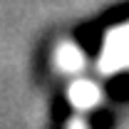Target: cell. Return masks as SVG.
I'll return each instance as SVG.
<instances>
[{
  "label": "cell",
  "mask_w": 129,
  "mask_h": 129,
  "mask_svg": "<svg viewBox=\"0 0 129 129\" xmlns=\"http://www.w3.org/2000/svg\"><path fill=\"white\" fill-rule=\"evenodd\" d=\"M70 99L75 107L87 109V107H94L99 102V89H97L92 82H77L72 89H70Z\"/></svg>",
  "instance_id": "1"
},
{
  "label": "cell",
  "mask_w": 129,
  "mask_h": 129,
  "mask_svg": "<svg viewBox=\"0 0 129 129\" xmlns=\"http://www.w3.org/2000/svg\"><path fill=\"white\" fill-rule=\"evenodd\" d=\"M57 62L62 64L64 70H80L82 67V55H80V50H75V47H62Z\"/></svg>",
  "instance_id": "2"
},
{
  "label": "cell",
  "mask_w": 129,
  "mask_h": 129,
  "mask_svg": "<svg viewBox=\"0 0 129 129\" xmlns=\"http://www.w3.org/2000/svg\"><path fill=\"white\" fill-rule=\"evenodd\" d=\"M70 129H84V124H82V122H72V124H70Z\"/></svg>",
  "instance_id": "3"
}]
</instances>
